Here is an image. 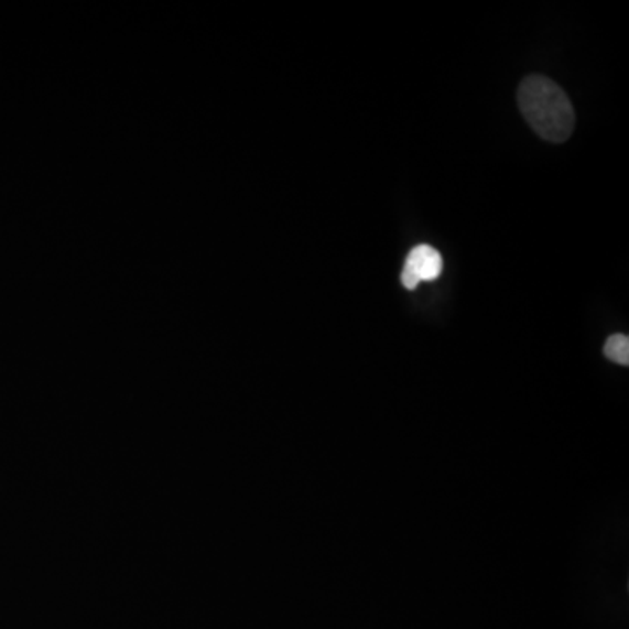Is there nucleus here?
<instances>
[{
  "instance_id": "nucleus-1",
  "label": "nucleus",
  "mask_w": 629,
  "mask_h": 629,
  "mask_svg": "<svg viewBox=\"0 0 629 629\" xmlns=\"http://www.w3.org/2000/svg\"><path fill=\"white\" fill-rule=\"evenodd\" d=\"M518 106L527 123L547 142H565L575 128L571 98L550 77L529 76L518 89Z\"/></svg>"
},
{
  "instance_id": "nucleus-2",
  "label": "nucleus",
  "mask_w": 629,
  "mask_h": 629,
  "mask_svg": "<svg viewBox=\"0 0 629 629\" xmlns=\"http://www.w3.org/2000/svg\"><path fill=\"white\" fill-rule=\"evenodd\" d=\"M441 273H443V258H441L440 250L431 246L414 247L405 258L401 275L402 285L408 291H414L420 282L437 280Z\"/></svg>"
},
{
  "instance_id": "nucleus-3",
  "label": "nucleus",
  "mask_w": 629,
  "mask_h": 629,
  "mask_svg": "<svg viewBox=\"0 0 629 629\" xmlns=\"http://www.w3.org/2000/svg\"><path fill=\"white\" fill-rule=\"evenodd\" d=\"M605 357L612 362L628 366L629 364V338L626 334H614L605 343Z\"/></svg>"
}]
</instances>
